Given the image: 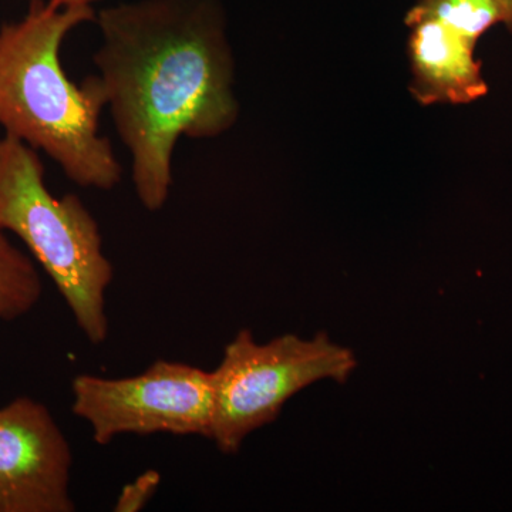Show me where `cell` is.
<instances>
[{
  "mask_svg": "<svg viewBox=\"0 0 512 512\" xmlns=\"http://www.w3.org/2000/svg\"><path fill=\"white\" fill-rule=\"evenodd\" d=\"M97 82L131 181L147 211L164 208L183 137L210 140L237 123L234 57L220 0H134L96 13Z\"/></svg>",
  "mask_w": 512,
  "mask_h": 512,
  "instance_id": "cell-1",
  "label": "cell"
},
{
  "mask_svg": "<svg viewBox=\"0 0 512 512\" xmlns=\"http://www.w3.org/2000/svg\"><path fill=\"white\" fill-rule=\"evenodd\" d=\"M96 13L93 5L53 8L30 0L25 18L0 28V126L42 150L79 187L110 191L123 168L99 131L106 101L96 74L77 86L60 60L69 33Z\"/></svg>",
  "mask_w": 512,
  "mask_h": 512,
  "instance_id": "cell-2",
  "label": "cell"
},
{
  "mask_svg": "<svg viewBox=\"0 0 512 512\" xmlns=\"http://www.w3.org/2000/svg\"><path fill=\"white\" fill-rule=\"evenodd\" d=\"M0 229L22 239L84 336L93 345L103 343L114 268L104 254L99 224L77 195H53L37 150L8 134L0 138Z\"/></svg>",
  "mask_w": 512,
  "mask_h": 512,
  "instance_id": "cell-3",
  "label": "cell"
},
{
  "mask_svg": "<svg viewBox=\"0 0 512 512\" xmlns=\"http://www.w3.org/2000/svg\"><path fill=\"white\" fill-rule=\"evenodd\" d=\"M356 366L355 353L325 333L309 340L284 335L258 345L251 330H241L212 370L210 439L222 453H237L252 431L278 419L295 394L320 380L345 383Z\"/></svg>",
  "mask_w": 512,
  "mask_h": 512,
  "instance_id": "cell-4",
  "label": "cell"
},
{
  "mask_svg": "<svg viewBox=\"0 0 512 512\" xmlns=\"http://www.w3.org/2000/svg\"><path fill=\"white\" fill-rule=\"evenodd\" d=\"M72 392L73 413L89 423L100 446L121 434L211 437L214 380L198 367L157 360L123 379L79 375Z\"/></svg>",
  "mask_w": 512,
  "mask_h": 512,
  "instance_id": "cell-5",
  "label": "cell"
},
{
  "mask_svg": "<svg viewBox=\"0 0 512 512\" xmlns=\"http://www.w3.org/2000/svg\"><path fill=\"white\" fill-rule=\"evenodd\" d=\"M72 464L45 404L18 397L0 409V512H73Z\"/></svg>",
  "mask_w": 512,
  "mask_h": 512,
  "instance_id": "cell-6",
  "label": "cell"
},
{
  "mask_svg": "<svg viewBox=\"0 0 512 512\" xmlns=\"http://www.w3.org/2000/svg\"><path fill=\"white\" fill-rule=\"evenodd\" d=\"M410 94L421 106H464L488 94L476 43L429 16L407 12Z\"/></svg>",
  "mask_w": 512,
  "mask_h": 512,
  "instance_id": "cell-7",
  "label": "cell"
},
{
  "mask_svg": "<svg viewBox=\"0 0 512 512\" xmlns=\"http://www.w3.org/2000/svg\"><path fill=\"white\" fill-rule=\"evenodd\" d=\"M42 292V279L32 259L0 229V320L22 318L35 308Z\"/></svg>",
  "mask_w": 512,
  "mask_h": 512,
  "instance_id": "cell-8",
  "label": "cell"
},
{
  "mask_svg": "<svg viewBox=\"0 0 512 512\" xmlns=\"http://www.w3.org/2000/svg\"><path fill=\"white\" fill-rule=\"evenodd\" d=\"M409 12L439 20L476 45L484 33L504 22L498 0H416Z\"/></svg>",
  "mask_w": 512,
  "mask_h": 512,
  "instance_id": "cell-9",
  "label": "cell"
},
{
  "mask_svg": "<svg viewBox=\"0 0 512 512\" xmlns=\"http://www.w3.org/2000/svg\"><path fill=\"white\" fill-rule=\"evenodd\" d=\"M161 483V474L156 470H147L133 481L121 488L117 503L114 505L116 512H138L143 510L148 501L154 497Z\"/></svg>",
  "mask_w": 512,
  "mask_h": 512,
  "instance_id": "cell-10",
  "label": "cell"
},
{
  "mask_svg": "<svg viewBox=\"0 0 512 512\" xmlns=\"http://www.w3.org/2000/svg\"><path fill=\"white\" fill-rule=\"evenodd\" d=\"M498 3H500L501 10H503V25L512 35V0H498Z\"/></svg>",
  "mask_w": 512,
  "mask_h": 512,
  "instance_id": "cell-11",
  "label": "cell"
},
{
  "mask_svg": "<svg viewBox=\"0 0 512 512\" xmlns=\"http://www.w3.org/2000/svg\"><path fill=\"white\" fill-rule=\"evenodd\" d=\"M53 8H64V6L73 5H93L97 0H47Z\"/></svg>",
  "mask_w": 512,
  "mask_h": 512,
  "instance_id": "cell-12",
  "label": "cell"
}]
</instances>
